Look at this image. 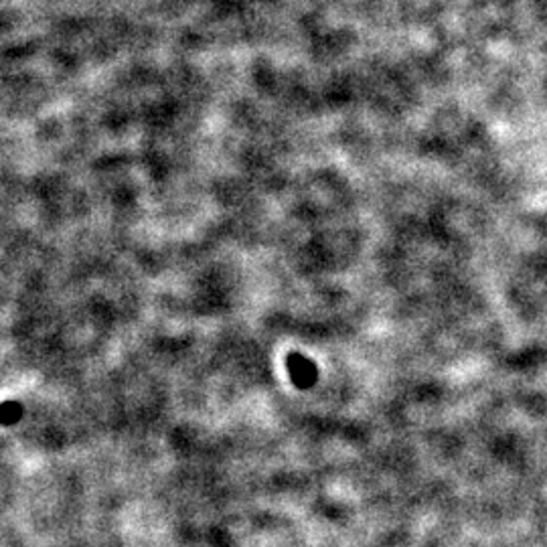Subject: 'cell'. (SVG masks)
Returning <instances> with one entry per match:
<instances>
[{"mask_svg": "<svg viewBox=\"0 0 547 547\" xmlns=\"http://www.w3.org/2000/svg\"><path fill=\"white\" fill-rule=\"evenodd\" d=\"M19 420H21V405L17 401H6L4 407H2V423L10 426V423H17Z\"/></svg>", "mask_w": 547, "mask_h": 547, "instance_id": "1", "label": "cell"}]
</instances>
